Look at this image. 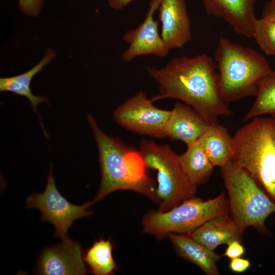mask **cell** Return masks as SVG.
Listing matches in <instances>:
<instances>
[{"label": "cell", "instance_id": "6da1fadb", "mask_svg": "<svg viewBox=\"0 0 275 275\" xmlns=\"http://www.w3.org/2000/svg\"><path fill=\"white\" fill-rule=\"evenodd\" d=\"M213 60L202 53L193 57H174L164 66L146 69L158 85L159 93L151 99H176L199 114L209 124L232 112L222 99L218 72Z\"/></svg>", "mask_w": 275, "mask_h": 275}, {"label": "cell", "instance_id": "7a4b0ae2", "mask_svg": "<svg viewBox=\"0 0 275 275\" xmlns=\"http://www.w3.org/2000/svg\"><path fill=\"white\" fill-rule=\"evenodd\" d=\"M88 120L98 147L101 172L99 188L93 203L114 191L130 190L159 204L154 181L147 174L139 151L106 134L92 115H88Z\"/></svg>", "mask_w": 275, "mask_h": 275}, {"label": "cell", "instance_id": "3957f363", "mask_svg": "<svg viewBox=\"0 0 275 275\" xmlns=\"http://www.w3.org/2000/svg\"><path fill=\"white\" fill-rule=\"evenodd\" d=\"M214 59L221 96L226 103L255 96L260 81L272 71L261 53L224 37L218 39Z\"/></svg>", "mask_w": 275, "mask_h": 275}, {"label": "cell", "instance_id": "277c9868", "mask_svg": "<svg viewBox=\"0 0 275 275\" xmlns=\"http://www.w3.org/2000/svg\"><path fill=\"white\" fill-rule=\"evenodd\" d=\"M252 119L232 136L233 161L275 203V118Z\"/></svg>", "mask_w": 275, "mask_h": 275}, {"label": "cell", "instance_id": "5b68a950", "mask_svg": "<svg viewBox=\"0 0 275 275\" xmlns=\"http://www.w3.org/2000/svg\"><path fill=\"white\" fill-rule=\"evenodd\" d=\"M222 168L231 216L242 233L249 227L265 231L275 203L241 167L231 161Z\"/></svg>", "mask_w": 275, "mask_h": 275}, {"label": "cell", "instance_id": "8992f818", "mask_svg": "<svg viewBox=\"0 0 275 275\" xmlns=\"http://www.w3.org/2000/svg\"><path fill=\"white\" fill-rule=\"evenodd\" d=\"M230 212L224 193L206 201L191 197L167 211H150L141 222L146 233L162 238L169 233L186 234L206 222Z\"/></svg>", "mask_w": 275, "mask_h": 275}, {"label": "cell", "instance_id": "52a82bcc", "mask_svg": "<svg viewBox=\"0 0 275 275\" xmlns=\"http://www.w3.org/2000/svg\"><path fill=\"white\" fill-rule=\"evenodd\" d=\"M139 151L146 167L157 171L159 210L168 211L195 197L197 187L190 182L182 169L178 155L169 146L144 140Z\"/></svg>", "mask_w": 275, "mask_h": 275}, {"label": "cell", "instance_id": "ba28073f", "mask_svg": "<svg viewBox=\"0 0 275 275\" xmlns=\"http://www.w3.org/2000/svg\"><path fill=\"white\" fill-rule=\"evenodd\" d=\"M93 204L91 201L77 205L69 202L57 189L52 168L48 173L44 192L34 193L26 201L27 208L38 209L41 221L52 224L54 235L62 240L67 237L68 230L75 220L92 214L88 209Z\"/></svg>", "mask_w": 275, "mask_h": 275}, {"label": "cell", "instance_id": "9c48e42d", "mask_svg": "<svg viewBox=\"0 0 275 275\" xmlns=\"http://www.w3.org/2000/svg\"><path fill=\"white\" fill-rule=\"evenodd\" d=\"M143 91H140L113 112L116 121L124 128L157 138L166 136V128L171 110L156 107Z\"/></svg>", "mask_w": 275, "mask_h": 275}, {"label": "cell", "instance_id": "30bf717a", "mask_svg": "<svg viewBox=\"0 0 275 275\" xmlns=\"http://www.w3.org/2000/svg\"><path fill=\"white\" fill-rule=\"evenodd\" d=\"M160 1L151 0L143 21L136 28L128 30L123 35L122 40L128 45L122 54L124 62H130L142 56L154 55L160 58L167 56L170 50L159 34V22L154 18Z\"/></svg>", "mask_w": 275, "mask_h": 275}, {"label": "cell", "instance_id": "8fae6325", "mask_svg": "<svg viewBox=\"0 0 275 275\" xmlns=\"http://www.w3.org/2000/svg\"><path fill=\"white\" fill-rule=\"evenodd\" d=\"M35 273L43 275H82L87 273L80 244L68 237L47 247L39 255Z\"/></svg>", "mask_w": 275, "mask_h": 275}, {"label": "cell", "instance_id": "7c38bea8", "mask_svg": "<svg viewBox=\"0 0 275 275\" xmlns=\"http://www.w3.org/2000/svg\"><path fill=\"white\" fill-rule=\"evenodd\" d=\"M158 10L161 36L169 50L182 47L191 41V24L185 0H161Z\"/></svg>", "mask_w": 275, "mask_h": 275}, {"label": "cell", "instance_id": "4fadbf2b", "mask_svg": "<svg viewBox=\"0 0 275 275\" xmlns=\"http://www.w3.org/2000/svg\"><path fill=\"white\" fill-rule=\"evenodd\" d=\"M208 15L223 18L237 34L252 39L257 0H202Z\"/></svg>", "mask_w": 275, "mask_h": 275}, {"label": "cell", "instance_id": "5bb4252c", "mask_svg": "<svg viewBox=\"0 0 275 275\" xmlns=\"http://www.w3.org/2000/svg\"><path fill=\"white\" fill-rule=\"evenodd\" d=\"M210 125L196 111L185 103H176L171 110L165 135L186 145L199 140Z\"/></svg>", "mask_w": 275, "mask_h": 275}, {"label": "cell", "instance_id": "9a60e30c", "mask_svg": "<svg viewBox=\"0 0 275 275\" xmlns=\"http://www.w3.org/2000/svg\"><path fill=\"white\" fill-rule=\"evenodd\" d=\"M186 234L212 251L221 244L228 245L234 240L242 242L243 236L229 213L214 217Z\"/></svg>", "mask_w": 275, "mask_h": 275}, {"label": "cell", "instance_id": "2e32d148", "mask_svg": "<svg viewBox=\"0 0 275 275\" xmlns=\"http://www.w3.org/2000/svg\"><path fill=\"white\" fill-rule=\"evenodd\" d=\"M168 236L182 258L198 266L207 275H218L217 262L221 256L187 234L171 233Z\"/></svg>", "mask_w": 275, "mask_h": 275}, {"label": "cell", "instance_id": "e0dca14e", "mask_svg": "<svg viewBox=\"0 0 275 275\" xmlns=\"http://www.w3.org/2000/svg\"><path fill=\"white\" fill-rule=\"evenodd\" d=\"M198 141L214 167L222 168L233 160L232 136L223 125H210Z\"/></svg>", "mask_w": 275, "mask_h": 275}, {"label": "cell", "instance_id": "ac0fdd59", "mask_svg": "<svg viewBox=\"0 0 275 275\" xmlns=\"http://www.w3.org/2000/svg\"><path fill=\"white\" fill-rule=\"evenodd\" d=\"M56 52L50 48L47 49L43 58L32 68L21 74L0 78V91H7L26 98L34 111L38 114L37 107L42 102L49 103L46 96L34 95L31 90V84L33 77L40 72L43 67L55 57Z\"/></svg>", "mask_w": 275, "mask_h": 275}, {"label": "cell", "instance_id": "d6986e66", "mask_svg": "<svg viewBox=\"0 0 275 275\" xmlns=\"http://www.w3.org/2000/svg\"><path fill=\"white\" fill-rule=\"evenodd\" d=\"M178 158L183 171L194 185L197 187L208 180L214 166L198 141L187 145L186 151L178 155Z\"/></svg>", "mask_w": 275, "mask_h": 275}, {"label": "cell", "instance_id": "ffe728a7", "mask_svg": "<svg viewBox=\"0 0 275 275\" xmlns=\"http://www.w3.org/2000/svg\"><path fill=\"white\" fill-rule=\"evenodd\" d=\"M113 249L110 240L100 239L86 250L83 259L92 273L95 275L113 274L117 266L113 256Z\"/></svg>", "mask_w": 275, "mask_h": 275}, {"label": "cell", "instance_id": "44dd1931", "mask_svg": "<svg viewBox=\"0 0 275 275\" xmlns=\"http://www.w3.org/2000/svg\"><path fill=\"white\" fill-rule=\"evenodd\" d=\"M255 96V101L244 116L243 121L265 114L275 116V70L260 81Z\"/></svg>", "mask_w": 275, "mask_h": 275}, {"label": "cell", "instance_id": "7402d4cb", "mask_svg": "<svg viewBox=\"0 0 275 275\" xmlns=\"http://www.w3.org/2000/svg\"><path fill=\"white\" fill-rule=\"evenodd\" d=\"M254 38L267 56H275V21L262 17L257 19L253 30Z\"/></svg>", "mask_w": 275, "mask_h": 275}, {"label": "cell", "instance_id": "603a6c76", "mask_svg": "<svg viewBox=\"0 0 275 275\" xmlns=\"http://www.w3.org/2000/svg\"><path fill=\"white\" fill-rule=\"evenodd\" d=\"M43 0H18V6L24 14L36 16L41 11Z\"/></svg>", "mask_w": 275, "mask_h": 275}, {"label": "cell", "instance_id": "cb8c5ba5", "mask_svg": "<svg viewBox=\"0 0 275 275\" xmlns=\"http://www.w3.org/2000/svg\"><path fill=\"white\" fill-rule=\"evenodd\" d=\"M241 242L239 240H234L230 243L223 256L230 259L241 257L245 253V248Z\"/></svg>", "mask_w": 275, "mask_h": 275}, {"label": "cell", "instance_id": "d4e9b609", "mask_svg": "<svg viewBox=\"0 0 275 275\" xmlns=\"http://www.w3.org/2000/svg\"><path fill=\"white\" fill-rule=\"evenodd\" d=\"M250 265L249 259L238 257L231 259L229 267L234 272L242 273L245 271Z\"/></svg>", "mask_w": 275, "mask_h": 275}, {"label": "cell", "instance_id": "484cf974", "mask_svg": "<svg viewBox=\"0 0 275 275\" xmlns=\"http://www.w3.org/2000/svg\"><path fill=\"white\" fill-rule=\"evenodd\" d=\"M261 17L275 21V0H270L265 4L262 12Z\"/></svg>", "mask_w": 275, "mask_h": 275}, {"label": "cell", "instance_id": "4316f807", "mask_svg": "<svg viewBox=\"0 0 275 275\" xmlns=\"http://www.w3.org/2000/svg\"><path fill=\"white\" fill-rule=\"evenodd\" d=\"M134 0H108L109 6L113 9L119 10L125 7Z\"/></svg>", "mask_w": 275, "mask_h": 275}]
</instances>
